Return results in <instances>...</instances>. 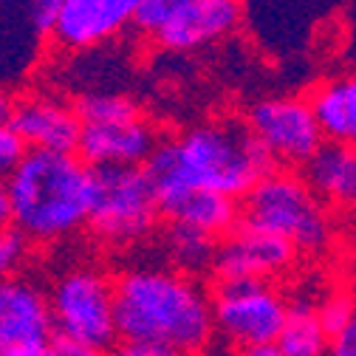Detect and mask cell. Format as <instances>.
Masks as SVG:
<instances>
[{"instance_id": "cell-1", "label": "cell", "mask_w": 356, "mask_h": 356, "mask_svg": "<svg viewBox=\"0 0 356 356\" xmlns=\"http://www.w3.org/2000/svg\"><path fill=\"white\" fill-rule=\"evenodd\" d=\"M116 328L124 342H156L184 356L209 345L215 334L212 294L175 269L139 266L113 283Z\"/></svg>"}, {"instance_id": "cell-2", "label": "cell", "mask_w": 356, "mask_h": 356, "mask_svg": "<svg viewBox=\"0 0 356 356\" xmlns=\"http://www.w3.org/2000/svg\"><path fill=\"white\" fill-rule=\"evenodd\" d=\"M6 184L15 229L26 241H60L88 224L94 170L76 156L29 150Z\"/></svg>"}, {"instance_id": "cell-3", "label": "cell", "mask_w": 356, "mask_h": 356, "mask_svg": "<svg viewBox=\"0 0 356 356\" xmlns=\"http://www.w3.org/2000/svg\"><path fill=\"white\" fill-rule=\"evenodd\" d=\"M187 181L229 198H246L260 178L277 170V159L249 130L246 122H212L175 142Z\"/></svg>"}, {"instance_id": "cell-4", "label": "cell", "mask_w": 356, "mask_h": 356, "mask_svg": "<svg viewBox=\"0 0 356 356\" xmlns=\"http://www.w3.org/2000/svg\"><path fill=\"white\" fill-rule=\"evenodd\" d=\"M243 220L308 254L325 252L334 232L325 201L311 190L305 175L289 170H275L260 178L243 198Z\"/></svg>"}, {"instance_id": "cell-5", "label": "cell", "mask_w": 356, "mask_h": 356, "mask_svg": "<svg viewBox=\"0 0 356 356\" xmlns=\"http://www.w3.org/2000/svg\"><path fill=\"white\" fill-rule=\"evenodd\" d=\"M51 339L79 342L105 356L119 337L113 283L88 266L65 272L51 291Z\"/></svg>"}, {"instance_id": "cell-6", "label": "cell", "mask_w": 356, "mask_h": 356, "mask_svg": "<svg viewBox=\"0 0 356 356\" xmlns=\"http://www.w3.org/2000/svg\"><path fill=\"white\" fill-rule=\"evenodd\" d=\"M94 204L88 215L91 232L113 246L142 241L159 218V201L145 167H91Z\"/></svg>"}, {"instance_id": "cell-7", "label": "cell", "mask_w": 356, "mask_h": 356, "mask_svg": "<svg viewBox=\"0 0 356 356\" xmlns=\"http://www.w3.org/2000/svg\"><path fill=\"white\" fill-rule=\"evenodd\" d=\"M289 308L291 305L269 280L218 283L212 291L215 334H220L238 350L277 342Z\"/></svg>"}, {"instance_id": "cell-8", "label": "cell", "mask_w": 356, "mask_h": 356, "mask_svg": "<svg viewBox=\"0 0 356 356\" xmlns=\"http://www.w3.org/2000/svg\"><path fill=\"white\" fill-rule=\"evenodd\" d=\"M246 124L266 145L277 164L305 167L325 145V133L311 108V99L300 97H275L260 99L249 108Z\"/></svg>"}, {"instance_id": "cell-9", "label": "cell", "mask_w": 356, "mask_h": 356, "mask_svg": "<svg viewBox=\"0 0 356 356\" xmlns=\"http://www.w3.org/2000/svg\"><path fill=\"white\" fill-rule=\"evenodd\" d=\"M294 257L297 249L289 241L241 220V227L218 243L212 275L218 283L269 280L291 269Z\"/></svg>"}, {"instance_id": "cell-10", "label": "cell", "mask_w": 356, "mask_h": 356, "mask_svg": "<svg viewBox=\"0 0 356 356\" xmlns=\"http://www.w3.org/2000/svg\"><path fill=\"white\" fill-rule=\"evenodd\" d=\"M54 337L51 297L26 277L0 280V350Z\"/></svg>"}, {"instance_id": "cell-11", "label": "cell", "mask_w": 356, "mask_h": 356, "mask_svg": "<svg viewBox=\"0 0 356 356\" xmlns=\"http://www.w3.org/2000/svg\"><path fill=\"white\" fill-rule=\"evenodd\" d=\"M9 127L23 139L29 150L74 156L82 139V119L76 108L46 97H31L17 102Z\"/></svg>"}, {"instance_id": "cell-12", "label": "cell", "mask_w": 356, "mask_h": 356, "mask_svg": "<svg viewBox=\"0 0 356 356\" xmlns=\"http://www.w3.org/2000/svg\"><path fill=\"white\" fill-rule=\"evenodd\" d=\"M156 147V130L139 116L111 124H82L76 153L88 167H142Z\"/></svg>"}, {"instance_id": "cell-13", "label": "cell", "mask_w": 356, "mask_h": 356, "mask_svg": "<svg viewBox=\"0 0 356 356\" xmlns=\"http://www.w3.org/2000/svg\"><path fill=\"white\" fill-rule=\"evenodd\" d=\"M142 0H65L63 20L54 31L65 49H91L133 23Z\"/></svg>"}, {"instance_id": "cell-14", "label": "cell", "mask_w": 356, "mask_h": 356, "mask_svg": "<svg viewBox=\"0 0 356 356\" xmlns=\"http://www.w3.org/2000/svg\"><path fill=\"white\" fill-rule=\"evenodd\" d=\"M238 23L241 0H184L172 23L159 34V42L167 49L184 51L227 37Z\"/></svg>"}, {"instance_id": "cell-15", "label": "cell", "mask_w": 356, "mask_h": 356, "mask_svg": "<svg viewBox=\"0 0 356 356\" xmlns=\"http://www.w3.org/2000/svg\"><path fill=\"white\" fill-rule=\"evenodd\" d=\"M302 175L325 204L356 212V147L325 142Z\"/></svg>"}, {"instance_id": "cell-16", "label": "cell", "mask_w": 356, "mask_h": 356, "mask_svg": "<svg viewBox=\"0 0 356 356\" xmlns=\"http://www.w3.org/2000/svg\"><path fill=\"white\" fill-rule=\"evenodd\" d=\"M167 218L172 220V224L195 227V229H201L212 238H229L241 227L243 212L238 207V198L193 187L167 212Z\"/></svg>"}, {"instance_id": "cell-17", "label": "cell", "mask_w": 356, "mask_h": 356, "mask_svg": "<svg viewBox=\"0 0 356 356\" xmlns=\"http://www.w3.org/2000/svg\"><path fill=\"white\" fill-rule=\"evenodd\" d=\"M311 108L325 133V142L356 147V74L337 76L314 88Z\"/></svg>"}, {"instance_id": "cell-18", "label": "cell", "mask_w": 356, "mask_h": 356, "mask_svg": "<svg viewBox=\"0 0 356 356\" xmlns=\"http://www.w3.org/2000/svg\"><path fill=\"white\" fill-rule=\"evenodd\" d=\"M164 246L175 272H181L187 277L212 272L215 254H218V238L187 224H172L164 235Z\"/></svg>"}, {"instance_id": "cell-19", "label": "cell", "mask_w": 356, "mask_h": 356, "mask_svg": "<svg viewBox=\"0 0 356 356\" xmlns=\"http://www.w3.org/2000/svg\"><path fill=\"white\" fill-rule=\"evenodd\" d=\"M331 337L320 323V311L311 302H294L289 308V317L277 345L289 356H325Z\"/></svg>"}, {"instance_id": "cell-20", "label": "cell", "mask_w": 356, "mask_h": 356, "mask_svg": "<svg viewBox=\"0 0 356 356\" xmlns=\"http://www.w3.org/2000/svg\"><path fill=\"white\" fill-rule=\"evenodd\" d=\"M40 34L26 17V9L20 15L0 17V85L3 79H17L37 51Z\"/></svg>"}, {"instance_id": "cell-21", "label": "cell", "mask_w": 356, "mask_h": 356, "mask_svg": "<svg viewBox=\"0 0 356 356\" xmlns=\"http://www.w3.org/2000/svg\"><path fill=\"white\" fill-rule=\"evenodd\" d=\"M76 113L82 124H111V122H127L139 119V108L124 94H85L76 102Z\"/></svg>"}, {"instance_id": "cell-22", "label": "cell", "mask_w": 356, "mask_h": 356, "mask_svg": "<svg viewBox=\"0 0 356 356\" xmlns=\"http://www.w3.org/2000/svg\"><path fill=\"white\" fill-rule=\"evenodd\" d=\"M184 6V0H142L139 9H136V17H133V26L145 34H161L172 17L178 15V9Z\"/></svg>"}, {"instance_id": "cell-23", "label": "cell", "mask_w": 356, "mask_h": 356, "mask_svg": "<svg viewBox=\"0 0 356 356\" xmlns=\"http://www.w3.org/2000/svg\"><path fill=\"white\" fill-rule=\"evenodd\" d=\"M317 311H320V323H323L325 334L334 337L356 317V297L348 291H334L317 305Z\"/></svg>"}, {"instance_id": "cell-24", "label": "cell", "mask_w": 356, "mask_h": 356, "mask_svg": "<svg viewBox=\"0 0 356 356\" xmlns=\"http://www.w3.org/2000/svg\"><path fill=\"white\" fill-rule=\"evenodd\" d=\"M65 0H26V17L40 37L54 34L63 20Z\"/></svg>"}, {"instance_id": "cell-25", "label": "cell", "mask_w": 356, "mask_h": 356, "mask_svg": "<svg viewBox=\"0 0 356 356\" xmlns=\"http://www.w3.org/2000/svg\"><path fill=\"white\" fill-rule=\"evenodd\" d=\"M26 153H29V147L23 145L17 133L9 124H0V181H9V175L26 159Z\"/></svg>"}, {"instance_id": "cell-26", "label": "cell", "mask_w": 356, "mask_h": 356, "mask_svg": "<svg viewBox=\"0 0 356 356\" xmlns=\"http://www.w3.org/2000/svg\"><path fill=\"white\" fill-rule=\"evenodd\" d=\"M23 257H26V238L17 229L0 232V280L15 277Z\"/></svg>"}, {"instance_id": "cell-27", "label": "cell", "mask_w": 356, "mask_h": 356, "mask_svg": "<svg viewBox=\"0 0 356 356\" xmlns=\"http://www.w3.org/2000/svg\"><path fill=\"white\" fill-rule=\"evenodd\" d=\"M113 356H184V353L156 342H122L113 350Z\"/></svg>"}, {"instance_id": "cell-28", "label": "cell", "mask_w": 356, "mask_h": 356, "mask_svg": "<svg viewBox=\"0 0 356 356\" xmlns=\"http://www.w3.org/2000/svg\"><path fill=\"white\" fill-rule=\"evenodd\" d=\"M325 356H356V317L339 334L331 337Z\"/></svg>"}, {"instance_id": "cell-29", "label": "cell", "mask_w": 356, "mask_h": 356, "mask_svg": "<svg viewBox=\"0 0 356 356\" xmlns=\"http://www.w3.org/2000/svg\"><path fill=\"white\" fill-rule=\"evenodd\" d=\"M0 356H60L54 342L46 339V342H29V345H15V348H6L0 350Z\"/></svg>"}, {"instance_id": "cell-30", "label": "cell", "mask_w": 356, "mask_h": 356, "mask_svg": "<svg viewBox=\"0 0 356 356\" xmlns=\"http://www.w3.org/2000/svg\"><path fill=\"white\" fill-rule=\"evenodd\" d=\"M15 224V212H12V198H9V184L0 181V232H9Z\"/></svg>"}, {"instance_id": "cell-31", "label": "cell", "mask_w": 356, "mask_h": 356, "mask_svg": "<svg viewBox=\"0 0 356 356\" xmlns=\"http://www.w3.org/2000/svg\"><path fill=\"white\" fill-rule=\"evenodd\" d=\"M238 356H289L277 342L272 345H257V348H246V350H238Z\"/></svg>"}, {"instance_id": "cell-32", "label": "cell", "mask_w": 356, "mask_h": 356, "mask_svg": "<svg viewBox=\"0 0 356 356\" xmlns=\"http://www.w3.org/2000/svg\"><path fill=\"white\" fill-rule=\"evenodd\" d=\"M12 113H15V102H12L9 91H6V85H0V124H9Z\"/></svg>"}, {"instance_id": "cell-33", "label": "cell", "mask_w": 356, "mask_h": 356, "mask_svg": "<svg viewBox=\"0 0 356 356\" xmlns=\"http://www.w3.org/2000/svg\"><path fill=\"white\" fill-rule=\"evenodd\" d=\"M187 356H229L227 350H220V348H212V345H207V348H201V350H193V353H187Z\"/></svg>"}, {"instance_id": "cell-34", "label": "cell", "mask_w": 356, "mask_h": 356, "mask_svg": "<svg viewBox=\"0 0 356 356\" xmlns=\"http://www.w3.org/2000/svg\"><path fill=\"white\" fill-rule=\"evenodd\" d=\"M0 3H12V0H0Z\"/></svg>"}]
</instances>
